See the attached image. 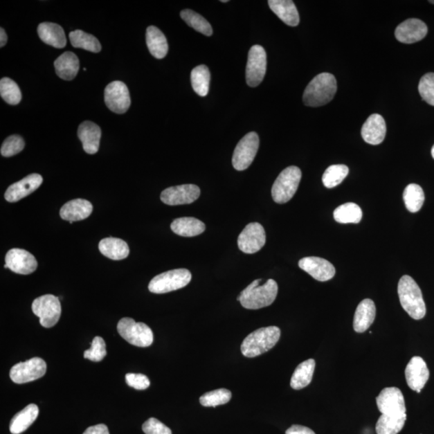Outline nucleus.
Instances as JSON below:
<instances>
[{"instance_id":"obj_20","label":"nucleus","mask_w":434,"mask_h":434,"mask_svg":"<svg viewBox=\"0 0 434 434\" xmlns=\"http://www.w3.org/2000/svg\"><path fill=\"white\" fill-rule=\"evenodd\" d=\"M42 183L43 178L41 174H29L21 181L12 184L5 192L4 198L10 203L17 202L36 191Z\"/></svg>"},{"instance_id":"obj_3","label":"nucleus","mask_w":434,"mask_h":434,"mask_svg":"<svg viewBox=\"0 0 434 434\" xmlns=\"http://www.w3.org/2000/svg\"><path fill=\"white\" fill-rule=\"evenodd\" d=\"M397 292L401 307L408 316L415 320L426 316V307L422 292L413 278L403 276L399 281Z\"/></svg>"},{"instance_id":"obj_22","label":"nucleus","mask_w":434,"mask_h":434,"mask_svg":"<svg viewBox=\"0 0 434 434\" xmlns=\"http://www.w3.org/2000/svg\"><path fill=\"white\" fill-rule=\"evenodd\" d=\"M93 212L92 204L87 199H76L64 204L60 216L64 221L73 224L74 221H82L91 215Z\"/></svg>"},{"instance_id":"obj_11","label":"nucleus","mask_w":434,"mask_h":434,"mask_svg":"<svg viewBox=\"0 0 434 434\" xmlns=\"http://www.w3.org/2000/svg\"><path fill=\"white\" fill-rule=\"evenodd\" d=\"M379 411L389 417L406 415L405 397L402 392L396 387L383 388L377 398Z\"/></svg>"},{"instance_id":"obj_7","label":"nucleus","mask_w":434,"mask_h":434,"mask_svg":"<svg viewBox=\"0 0 434 434\" xmlns=\"http://www.w3.org/2000/svg\"><path fill=\"white\" fill-rule=\"evenodd\" d=\"M118 332L125 341L134 346L147 347L154 341L152 329L147 324L136 323L131 318H123L118 322Z\"/></svg>"},{"instance_id":"obj_17","label":"nucleus","mask_w":434,"mask_h":434,"mask_svg":"<svg viewBox=\"0 0 434 434\" xmlns=\"http://www.w3.org/2000/svg\"><path fill=\"white\" fill-rule=\"evenodd\" d=\"M298 266L302 271L319 282L331 280L335 276L336 268L330 262L318 257H307L301 259Z\"/></svg>"},{"instance_id":"obj_46","label":"nucleus","mask_w":434,"mask_h":434,"mask_svg":"<svg viewBox=\"0 0 434 434\" xmlns=\"http://www.w3.org/2000/svg\"><path fill=\"white\" fill-rule=\"evenodd\" d=\"M126 381L129 387L136 390H145L151 385L148 377L143 374L128 373L126 375Z\"/></svg>"},{"instance_id":"obj_25","label":"nucleus","mask_w":434,"mask_h":434,"mask_svg":"<svg viewBox=\"0 0 434 434\" xmlns=\"http://www.w3.org/2000/svg\"><path fill=\"white\" fill-rule=\"evenodd\" d=\"M37 33L44 43L57 48H62L66 46V37L64 29L59 24L54 23H42L39 25Z\"/></svg>"},{"instance_id":"obj_48","label":"nucleus","mask_w":434,"mask_h":434,"mask_svg":"<svg viewBox=\"0 0 434 434\" xmlns=\"http://www.w3.org/2000/svg\"><path fill=\"white\" fill-rule=\"evenodd\" d=\"M286 434H316L314 432L305 426L293 425L289 428L286 431Z\"/></svg>"},{"instance_id":"obj_26","label":"nucleus","mask_w":434,"mask_h":434,"mask_svg":"<svg viewBox=\"0 0 434 434\" xmlns=\"http://www.w3.org/2000/svg\"><path fill=\"white\" fill-rule=\"evenodd\" d=\"M268 4L273 12L289 26L296 27L300 21V17L291 0H269Z\"/></svg>"},{"instance_id":"obj_34","label":"nucleus","mask_w":434,"mask_h":434,"mask_svg":"<svg viewBox=\"0 0 434 434\" xmlns=\"http://www.w3.org/2000/svg\"><path fill=\"white\" fill-rule=\"evenodd\" d=\"M210 71L204 64L192 69L191 73L192 86L194 91L201 97L207 96L210 86Z\"/></svg>"},{"instance_id":"obj_14","label":"nucleus","mask_w":434,"mask_h":434,"mask_svg":"<svg viewBox=\"0 0 434 434\" xmlns=\"http://www.w3.org/2000/svg\"><path fill=\"white\" fill-rule=\"evenodd\" d=\"M266 236L265 229L261 224L254 222L248 224L238 237L237 244L240 251L244 253L252 254L261 251L265 246Z\"/></svg>"},{"instance_id":"obj_5","label":"nucleus","mask_w":434,"mask_h":434,"mask_svg":"<svg viewBox=\"0 0 434 434\" xmlns=\"http://www.w3.org/2000/svg\"><path fill=\"white\" fill-rule=\"evenodd\" d=\"M302 179L300 168L296 166L284 169L274 182L272 197L278 204H285L291 201L296 193Z\"/></svg>"},{"instance_id":"obj_40","label":"nucleus","mask_w":434,"mask_h":434,"mask_svg":"<svg viewBox=\"0 0 434 434\" xmlns=\"http://www.w3.org/2000/svg\"><path fill=\"white\" fill-rule=\"evenodd\" d=\"M0 96L5 102L12 106L21 102L22 98L18 84L8 78H3L0 81Z\"/></svg>"},{"instance_id":"obj_9","label":"nucleus","mask_w":434,"mask_h":434,"mask_svg":"<svg viewBox=\"0 0 434 434\" xmlns=\"http://www.w3.org/2000/svg\"><path fill=\"white\" fill-rule=\"evenodd\" d=\"M258 134L251 132L238 143L233 156L232 163L237 171H244L251 165L259 148Z\"/></svg>"},{"instance_id":"obj_18","label":"nucleus","mask_w":434,"mask_h":434,"mask_svg":"<svg viewBox=\"0 0 434 434\" xmlns=\"http://www.w3.org/2000/svg\"><path fill=\"white\" fill-rule=\"evenodd\" d=\"M406 379L412 390L420 393L430 378V371L425 361L420 356H414L406 368Z\"/></svg>"},{"instance_id":"obj_2","label":"nucleus","mask_w":434,"mask_h":434,"mask_svg":"<svg viewBox=\"0 0 434 434\" xmlns=\"http://www.w3.org/2000/svg\"><path fill=\"white\" fill-rule=\"evenodd\" d=\"M336 91L335 76L329 73H319L308 84L303 93V102L307 107H323L332 101Z\"/></svg>"},{"instance_id":"obj_10","label":"nucleus","mask_w":434,"mask_h":434,"mask_svg":"<svg viewBox=\"0 0 434 434\" xmlns=\"http://www.w3.org/2000/svg\"><path fill=\"white\" fill-rule=\"evenodd\" d=\"M47 364L42 358L34 357L30 360L21 362L12 368L10 378L14 383L21 385L38 380L46 375Z\"/></svg>"},{"instance_id":"obj_4","label":"nucleus","mask_w":434,"mask_h":434,"mask_svg":"<svg viewBox=\"0 0 434 434\" xmlns=\"http://www.w3.org/2000/svg\"><path fill=\"white\" fill-rule=\"evenodd\" d=\"M280 336L281 330L278 327L258 329L244 339L241 347L243 356L253 358L262 355L275 346Z\"/></svg>"},{"instance_id":"obj_1","label":"nucleus","mask_w":434,"mask_h":434,"mask_svg":"<svg viewBox=\"0 0 434 434\" xmlns=\"http://www.w3.org/2000/svg\"><path fill=\"white\" fill-rule=\"evenodd\" d=\"M262 281V279L253 281L237 297V301L243 307L248 310H258L271 306L275 301L278 291L277 282L269 279L261 285Z\"/></svg>"},{"instance_id":"obj_41","label":"nucleus","mask_w":434,"mask_h":434,"mask_svg":"<svg viewBox=\"0 0 434 434\" xmlns=\"http://www.w3.org/2000/svg\"><path fill=\"white\" fill-rule=\"evenodd\" d=\"M232 393L226 388L208 392L199 398V403L204 407H217L226 405L231 400Z\"/></svg>"},{"instance_id":"obj_28","label":"nucleus","mask_w":434,"mask_h":434,"mask_svg":"<svg viewBox=\"0 0 434 434\" xmlns=\"http://www.w3.org/2000/svg\"><path fill=\"white\" fill-rule=\"evenodd\" d=\"M39 415L38 406L30 404L23 410L15 415L10 422V432L12 434H21L31 426Z\"/></svg>"},{"instance_id":"obj_16","label":"nucleus","mask_w":434,"mask_h":434,"mask_svg":"<svg viewBox=\"0 0 434 434\" xmlns=\"http://www.w3.org/2000/svg\"><path fill=\"white\" fill-rule=\"evenodd\" d=\"M201 195V189L195 184H183L165 189L161 193L163 203L168 206H182L192 204L198 199Z\"/></svg>"},{"instance_id":"obj_44","label":"nucleus","mask_w":434,"mask_h":434,"mask_svg":"<svg viewBox=\"0 0 434 434\" xmlns=\"http://www.w3.org/2000/svg\"><path fill=\"white\" fill-rule=\"evenodd\" d=\"M25 143L22 137L19 136H11L5 139L2 144L1 154L3 157H12L21 152Z\"/></svg>"},{"instance_id":"obj_49","label":"nucleus","mask_w":434,"mask_h":434,"mask_svg":"<svg viewBox=\"0 0 434 434\" xmlns=\"http://www.w3.org/2000/svg\"><path fill=\"white\" fill-rule=\"evenodd\" d=\"M8 42V36L6 32L4 31V29L1 28L0 30V47H3L5 44H6Z\"/></svg>"},{"instance_id":"obj_32","label":"nucleus","mask_w":434,"mask_h":434,"mask_svg":"<svg viewBox=\"0 0 434 434\" xmlns=\"http://www.w3.org/2000/svg\"><path fill=\"white\" fill-rule=\"evenodd\" d=\"M316 361L313 359L299 364L294 371L291 381V386L296 390L306 388L312 381Z\"/></svg>"},{"instance_id":"obj_15","label":"nucleus","mask_w":434,"mask_h":434,"mask_svg":"<svg viewBox=\"0 0 434 434\" xmlns=\"http://www.w3.org/2000/svg\"><path fill=\"white\" fill-rule=\"evenodd\" d=\"M37 266V259L33 254L22 248H12L5 257L4 268L23 275L36 271Z\"/></svg>"},{"instance_id":"obj_47","label":"nucleus","mask_w":434,"mask_h":434,"mask_svg":"<svg viewBox=\"0 0 434 434\" xmlns=\"http://www.w3.org/2000/svg\"><path fill=\"white\" fill-rule=\"evenodd\" d=\"M83 434H109L108 427L104 424L89 427Z\"/></svg>"},{"instance_id":"obj_43","label":"nucleus","mask_w":434,"mask_h":434,"mask_svg":"<svg viewBox=\"0 0 434 434\" xmlns=\"http://www.w3.org/2000/svg\"><path fill=\"white\" fill-rule=\"evenodd\" d=\"M418 91L424 101L434 107V73L424 75L419 82Z\"/></svg>"},{"instance_id":"obj_19","label":"nucleus","mask_w":434,"mask_h":434,"mask_svg":"<svg viewBox=\"0 0 434 434\" xmlns=\"http://www.w3.org/2000/svg\"><path fill=\"white\" fill-rule=\"evenodd\" d=\"M428 33L427 25L419 19H408L396 29L395 36L399 42L414 44L422 41Z\"/></svg>"},{"instance_id":"obj_38","label":"nucleus","mask_w":434,"mask_h":434,"mask_svg":"<svg viewBox=\"0 0 434 434\" xmlns=\"http://www.w3.org/2000/svg\"><path fill=\"white\" fill-rule=\"evenodd\" d=\"M181 17L184 21L196 31L206 35L207 37H211L213 35V28L210 23L201 15L195 12L192 10L186 9L181 12Z\"/></svg>"},{"instance_id":"obj_21","label":"nucleus","mask_w":434,"mask_h":434,"mask_svg":"<svg viewBox=\"0 0 434 434\" xmlns=\"http://www.w3.org/2000/svg\"><path fill=\"white\" fill-rule=\"evenodd\" d=\"M386 123L385 119L378 114H373L363 125L361 136L368 144H381L386 136Z\"/></svg>"},{"instance_id":"obj_35","label":"nucleus","mask_w":434,"mask_h":434,"mask_svg":"<svg viewBox=\"0 0 434 434\" xmlns=\"http://www.w3.org/2000/svg\"><path fill=\"white\" fill-rule=\"evenodd\" d=\"M406 207L410 213H417L421 210L425 202V193L420 186L410 183L406 188L403 194Z\"/></svg>"},{"instance_id":"obj_42","label":"nucleus","mask_w":434,"mask_h":434,"mask_svg":"<svg viewBox=\"0 0 434 434\" xmlns=\"http://www.w3.org/2000/svg\"><path fill=\"white\" fill-rule=\"evenodd\" d=\"M107 346L102 337L96 336L93 339L91 347L84 351V358L93 362H100L107 356Z\"/></svg>"},{"instance_id":"obj_31","label":"nucleus","mask_w":434,"mask_h":434,"mask_svg":"<svg viewBox=\"0 0 434 434\" xmlns=\"http://www.w3.org/2000/svg\"><path fill=\"white\" fill-rule=\"evenodd\" d=\"M147 46L154 57L163 59L167 56L168 44L167 38L158 28L150 26L146 33Z\"/></svg>"},{"instance_id":"obj_51","label":"nucleus","mask_w":434,"mask_h":434,"mask_svg":"<svg viewBox=\"0 0 434 434\" xmlns=\"http://www.w3.org/2000/svg\"><path fill=\"white\" fill-rule=\"evenodd\" d=\"M221 2L222 3H228V0H221Z\"/></svg>"},{"instance_id":"obj_27","label":"nucleus","mask_w":434,"mask_h":434,"mask_svg":"<svg viewBox=\"0 0 434 434\" xmlns=\"http://www.w3.org/2000/svg\"><path fill=\"white\" fill-rule=\"evenodd\" d=\"M54 66L59 78L71 81L79 71V59L73 53L66 52L54 62Z\"/></svg>"},{"instance_id":"obj_33","label":"nucleus","mask_w":434,"mask_h":434,"mask_svg":"<svg viewBox=\"0 0 434 434\" xmlns=\"http://www.w3.org/2000/svg\"><path fill=\"white\" fill-rule=\"evenodd\" d=\"M334 219L341 224H358L363 217L360 206L355 203H346L338 206L333 213Z\"/></svg>"},{"instance_id":"obj_52","label":"nucleus","mask_w":434,"mask_h":434,"mask_svg":"<svg viewBox=\"0 0 434 434\" xmlns=\"http://www.w3.org/2000/svg\"><path fill=\"white\" fill-rule=\"evenodd\" d=\"M430 3L434 4V1H430Z\"/></svg>"},{"instance_id":"obj_12","label":"nucleus","mask_w":434,"mask_h":434,"mask_svg":"<svg viewBox=\"0 0 434 434\" xmlns=\"http://www.w3.org/2000/svg\"><path fill=\"white\" fill-rule=\"evenodd\" d=\"M267 57L261 46H253L249 50L246 66V82L248 87H257L266 73Z\"/></svg>"},{"instance_id":"obj_37","label":"nucleus","mask_w":434,"mask_h":434,"mask_svg":"<svg viewBox=\"0 0 434 434\" xmlns=\"http://www.w3.org/2000/svg\"><path fill=\"white\" fill-rule=\"evenodd\" d=\"M407 415L402 417H389L382 415L379 417L376 431L377 434H398L406 422Z\"/></svg>"},{"instance_id":"obj_36","label":"nucleus","mask_w":434,"mask_h":434,"mask_svg":"<svg viewBox=\"0 0 434 434\" xmlns=\"http://www.w3.org/2000/svg\"><path fill=\"white\" fill-rule=\"evenodd\" d=\"M69 39L74 48H82L92 53L101 52L102 46L98 39L81 30L69 33Z\"/></svg>"},{"instance_id":"obj_45","label":"nucleus","mask_w":434,"mask_h":434,"mask_svg":"<svg viewBox=\"0 0 434 434\" xmlns=\"http://www.w3.org/2000/svg\"><path fill=\"white\" fill-rule=\"evenodd\" d=\"M143 431L146 434H172L171 428L154 417L149 418L144 422Z\"/></svg>"},{"instance_id":"obj_30","label":"nucleus","mask_w":434,"mask_h":434,"mask_svg":"<svg viewBox=\"0 0 434 434\" xmlns=\"http://www.w3.org/2000/svg\"><path fill=\"white\" fill-rule=\"evenodd\" d=\"M172 230L179 236L192 237L206 231V224L194 217H181L174 219Z\"/></svg>"},{"instance_id":"obj_29","label":"nucleus","mask_w":434,"mask_h":434,"mask_svg":"<svg viewBox=\"0 0 434 434\" xmlns=\"http://www.w3.org/2000/svg\"><path fill=\"white\" fill-rule=\"evenodd\" d=\"M99 251L105 257L111 260L119 261L127 258L129 253V248L127 242L122 239L108 237L102 239L99 242Z\"/></svg>"},{"instance_id":"obj_8","label":"nucleus","mask_w":434,"mask_h":434,"mask_svg":"<svg viewBox=\"0 0 434 434\" xmlns=\"http://www.w3.org/2000/svg\"><path fill=\"white\" fill-rule=\"evenodd\" d=\"M32 310L39 318V323L46 328L56 325L62 316V306L59 298L53 294L39 297L33 302Z\"/></svg>"},{"instance_id":"obj_23","label":"nucleus","mask_w":434,"mask_h":434,"mask_svg":"<svg viewBox=\"0 0 434 434\" xmlns=\"http://www.w3.org/2000/svg\"><path fill=\"white\" fill-rule=\"evenodd\" d=\"M78 134L84 152L89 154L98 152L102 131L96 123L89 121L82 123L79 126Z\"/></svg>"},{"instance_id":"obj_24","label":"nucleus","mask_w":434,"mask_h":434,"mask_svg":"<svg viewBox=\"0 0 434 434\" xmlns=\"http://www.w3.org/2000/svg\"><path fill=\"white\" fill-rule=\"evenodd\" d=\"M376 313L375 303L371 299H363L359 304L354 316V330L357 333L365 332L375 320Z\"/></svg>"},{"instance_id":"obj_13","label":"nucleus","mask_w":434,"mask_h":434,"mask_svg":"<svg viewBox=\"0 0 434 434\" xmlns=\"http://www.w3.org/2000/svg\"><path fill=\"white\" fill-rule=\"evenodd\" d=\"M105 102L114 113H126L132 103L126 84L119 81L109 83L105 89Z\"/></svg>"},{"instance_id":"obj_6","label":"nucleus","mask_w":434,"mask_h":434,"mask_svg":"<svg viewBox=\"0 0 434 434\" xmlns=\"http://www.w3.org/2000/svg\"><path fill=\"white\" fill-rule=\"evenodd\" d=\"M191 280L192 273L188 269H173L154 277L148 289L154 293H166L186 287Z\"/></svg>"},{"instance_id":"obj_50","label":"nucleus","mask_w":434,"mask_h":434,"mask_svg":"<svg viewBox=\"0 0 434 434\" xmlns=\"http://www.w3.org/2000/svg\"><path fill=\"white\" fill-rule=\"evenodd\" d=\"M431 154H432L433 158L434 159V145H433V146L432 147V150H431Z\"/></svg>"},{"instance_id":"obj_39","label":"nucleus","mask_w":434,"mask_h":434,"mask_svg":"<svg viewBox=\"0 0 434 434\" xmlns=\"http://www.w3.org/2000/svg\"><path fill=\"white\" fill-rule=\"evenodd\" d=\"M349 168L343 164L329 167L323 176V183L327 188H333L341 184L347 177Z\"/></svg>"}]
</instances>
